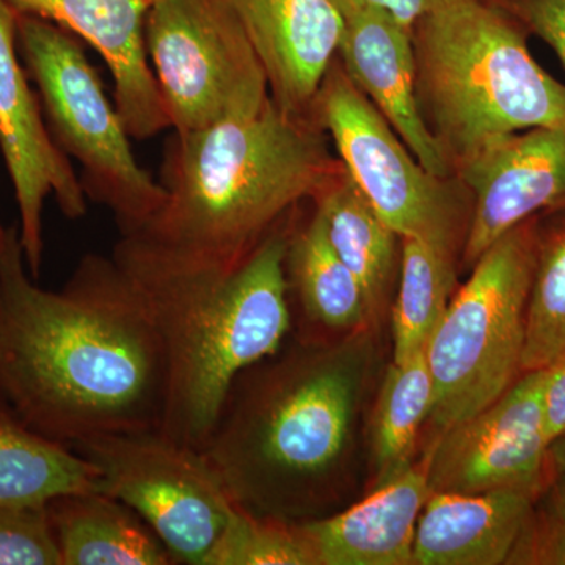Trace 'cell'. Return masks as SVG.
Listing matches in <instances>:
<instances>
[{
	"instance_id": "cb8c5ba5",
	"label": "cell",
	"mask_w": 565,
	"mask_h": 565,
	"mask_svg": "<svg viewBox=\"0 0 565 565\" xmlns=\"http://www.w3.org/2000/svg\"><path fill=\"white\" fill-rule=\"evenodd\" d=\"M433 404V377L424 351L390 364L371 423L375 484L414 463L416 440Z\"/></svg>"
},
{
	"instance_id": "484cf974",
	"label": "cell",
	"mask_w": 565,
	"mask_h": 565,
	"mask_svg": "<svg viewBox=\"0 0 565 565\" xmlns=\"http://www.w3.org/2000/svg\"><path fill=\"white\" fill-rule=\"evenodd\" d=\"M203 565H318L302 523L236 505Z\"/></svg>"
},
{
	"instance_id": "8992f818",
	"label": "cell",
	"mask_w": 565,
	"mask_h": 565,
	"mask_svg": "<svg viewBox=\"0 0 565 565\" xmlns=\"http://www.w3.org/2000/svg\"><path fill=\"white\" fill-rule=\"evenodd\" d=\"M537 226L535 217L520 223L479 256L424 349L437 433L478 414L523 374Z\"/></svg>"
},
{
	"instance_id": "3957f363",
	"label": "cell",
	"mask_w": 565,
	"mask_h": 565,
	"mask_svg": "<svg viewBox=\"0 0 565 565\" xmlns=\"http://www.w3.org/2000/svg\"><path fill=\"white\" fill-rule=\"evenodd\" d=\"M371 329L297 341L234 381L203 452L234 503L303 523L343 493L373 364Z\"/></svg>"
},
{
	"instance_id": "4fadbf2b",
	"label": "cell",
	"mask_w": 565,
	"mask_h": 565,
	"mask_svg": "<svg viewBox=\"0 0 565 565\" xmlns=\"http://www.w3.org/2000/svg\"><path fill=\"white\" fill-rule=\"evenodd\" d=\"M471 195L463 263L539 212L565 211V126L534 128L493 141L457 169Z\"/></svg>"
},
{
	"instance_id": "2e32d148",
	"label": "cell",
	"mask_w": 565,
	"mask_h": 565,
	"mask_svg": "<svg viewBox=\"0 0 565 565\" xmlns=\"http://www.w3.org/2000/svg\"><path fill=\"white\" fill-rule=\"evenodd\" d=\"M340 14L344 35L338 57L349 79L384 115L427 172L455 177L419 110L412 33L381 11L355 9Z\"/></svg>"
},
{
	"instance_id": "f546056e",
	"label": "cell",
	"mask_w": 565,
	"mask_h": 565,
	"mask_svg": "<svg viewBox=\"0 0 565 565\" xmlns=\"http://www.w3.org/2000/svg\"><path fill=\"white\" fill-rule=\"evenodd\" d=\"M448 0H332L337 10L367 9L381 11L397 25L412 33L416 22Z\"/></svg>"
},
{
	"instance_id": "52a82bcc",
	"label": "cell",
	"mask_w": 565,
	"mask_h": 565,
	"mask_svg": "<svg viewBox=\"0 0 565 565\" xmlns=\"http://www.w3.org/2000/svg\"><path fill=\"white\" fill-rule=\"evenodd\" d=\"M18 51L52 140L79 163L85 196L109 210L120 236L140 232L166 202V189L137 162L81 40L54 22L20 14Z\"/></svg>"
},
{
	"instance_id": "5b68a950",
	"label": "cell",
	"mask_w": 565,
	"mask_h": 565,
	"mask_svg": "<svg viewBox=\"0 0 565 565\" xmlns=\"http://www.w3.org/2000/svg\"><path fill=\"white\" fill-rule=\"evenodd\" d=\"M415 88L452 173L493 141L565 126V85L493 0H448L412 29Z\"/></svg>"
},
{
	"instance_id": "7c38bea8",
	"label": "cell",
	"mask_w": 565,
	"mask_h": 565,
	"mask_svg": "<svg viewBox=\"0 0 565 565\" xmlns=\"http://www.w3.org/2000/svg\"><path fill=\"white\" fill-rule=\"evenodd\" d=\"M18 17L0 0V151L20 211V237L29 273L43 264V207L54 196L70 221L87 214V196L71 159L52 140L39 95L18 51Z\"/></svg>"
},
{
	"instance_id": "9c48e42d",
	"label": "cell",
	"mask_w": 565,
	"mask_h": 565,
	"mask_svg": "<svg viewBox=\"0 0 565 565\" xmlns=\"http://www.w3.org/2000/svg\"><path fill=\"white\" fill-rule=\"evenodd\" d=\"M145 40L174 132L252 117L273 99L263 63L225 0H158Z\"/></svg>"
},
{
	"instance_id": "ba28073f",
	"label": "cell",
	"mask_w": 565,
	"mask_h": 565,
	"mask_svg": "<svg viewBox=\"0 0 565 565\" xmlns=\"http://www.w3.org/2000/svg\"><path fill=\"white\" fill-rule=\"evenodd\" d=\"M311 117L332 137L353 184L401 239L415 237L452 250L463 245L471 210H465L462 182L427 172L337 61Z\"/></svg>"
},
{
	"instance_id": "4dcf8cb0",
	"label": "cell",
	"mask_w": 565,
	"mask_h": 565,
	"mask_svg": "<svg viewBox=\"0 0 565 565\" xmlns=\"http://www.w3.org/2000/svg\"><path fill=\"white\" fill-rule=\"evenodd\" d=\"M542 414L546 438L552 444L565 433V355L544 367Z\"/></svg>"
},
{
	"instance_id": "30bf717a",
	"label": "cell",
	"mask_w": 565,
	"mask_h": 565,
	"mask_svg": "<svg viewBox=\"0 0 565 565\" xmlns=\"http://www.w3.org/2000/svg\"><path fill=\"white\" fill-rule=\"evenodd\" d=\"M71 449L95 465L98 492L134 509L174 563L204 564L236 503L203 451L158 429L95 435Z\"/></svg>"
},
{
	"instance_id": "e0dca14e",
	"label": "cell",
	"mask_w": 565,
	"mask_h": 565,
	"mask_svg": "<svg viewBox=\"0 0 565 565\" xmlns=\"http://www.w3.org/2000/svg\"><path fill=\"white\" fill-rule=\"evenodd\" d=\"M429 494L424 465L414 462L345 511L303 522L318 565H414L416 525Z\"/></svg>"
},
{
	"instance_id": "603a6c76",
	"label": "cell",
	"mask_w": 565,
	"mask_h": 565,
	"mask_svg": "<svg viewBox=\"0 0 565 565\" xmlns=\"http://www.w3.org/2000/svg\"><path fill=\"white\" fill-rule=\"evenodd\" d=\"M392 310L393 363L423 352L444 318L456 286V250L404 237Z\"/></svg>"
},
{
	"instance_id": "9a60e30c",
	"label": "cell",
	"mask_w": 565,
	"mask_h": 565,
	"mask_svg": "<svg viewBox=\"0 0 565 565\" xmlns=\"http://www.w3.org/2000/svg\"><path fill=\"white\" fill-rule=\"evenodd\" d=\"M263 63L270 98L286 114L311 110L337 61L344 20L332 0H225Z\"/></svg>"
},
{
	"instance_id": "d6a6232c",
	"label": "cell",
	"mask_w": 565,
	"mask_h": 565,
	"mask_svg": "<svg viewBox=\"0 0 565 565\" xmlns=\"http://www.w3.org/2000/svg\"><path fill=\"white\" fill-rule=\"evenodd\" d=\"M7 228H9V226L0 222V252H2L3 245H6Z\"/></svg>"
},
{
	"instance_id": "ffe728a7",
	"label": "cell",
	"mask_w": 565,
	"mask_h": 565,
	"mask_svg": "<svg viewBox=\"0 0 565 565\" xmlns=\"http://www.w3.org/2000/svg\"><path fill=\"white\" fill-rule=\"evenodd\" d=\"M288 296L302 321L303 343L329 341L327 334L373 329L355 275L333 250L318 212L289 232L285 256Z\"/></svg>"
},
{
	"instance_id": "f1b7e54d",
	"label": "cell",
	"mask_w": 565,
	"mask_h": 565,
	"mask_svg": "<svg viewBox=\"0 0 565 565\" xmlns=\"http://www.w3.org/2000/svg\"><path fill=\"white\" fill-rule=\"evenodd\" d=\"M553 47L565 68V0H493Z\"/></svg>"
},
{
	"instance_id": "d4e9b609",
	"label": "cell",
	"mask_w": 565,
	"mask_h": 565,
	"mask_svg": "<svg viewBox=\"0 0 565 565\" xmlns=\"http://www.w3.org/2000/svg\"><path fill=\"white\" fill-rule=\"evenodd\" d=\"M556 214L545 230L537 226L523 373L544 370L565 355V211Z\"/></svg>"
},
{
	"instance_id": "5bb4252c",
	"label": "cell",
	"mask_w": 565,
	"mask_h": 565,
	"mask_svg": "<svg viewBox=\"0 0 565 565\" xmlns=\"http://www.w3.org/2000/svg\"><path fill=\"white\" fill-rule=\"evenodd\" d=\"M18 14L61 25L102 55L114 103L131 139L172 128L148 58L147 18L158 0H7Z\"/></svg>"
},
{
	"instance_id": "7402d4cb",
	"label": "cell",
	"mask_w": 565,
	"mask_h": 565,
	"mask_svg": "<svg viewBox=\"0 0 565 565\" xmlns=\"http://www.w3.org/2000/svg\"><path fill=\"white\" fill-rule=\"evenodd\" d=\"M98 484L90 460L35 433L0 396V504L40 508Z\"/></svg>"
},
{
	"instance_id": "ac0fdd59",
	"label": "cell",
	"mask_w": 565,
	"mask_h": 565,
	"mask_svg": "<svg viewBox=\"0 0 565 565\" xmlns=\"http://www.w3.org/2000/svg\"><path fill=\"white\" fill-rule=\"evenodd\" d=\"M534 503L512 490L430 493L416 525L414 565L511 563Z\"/></svg>"
},
{
	"instance_id": "44dd1931",
	"label": "cell",
	"mask_w": 565,
	"mask_h": 565,
	"mask_svg": "<svg viewBox=\"0 0 565 565\" xmlns=\"http://www.w3.org/2000/svg\"><path fill=\"white\" fill-rule=\"evenodd\" d=\"M315 204L327 239L362 286L374 326L384 313L401 237L382 221L344 169L319 193Z\"/></svg>"
},
{
	"instance_id": "1f68e13d",
	"label": "cell",
	"mask_w": 565,
	"mask_h": 565,
	"mask_svg": "<svg viewBox=\"0 0 565 565\" xmlns=\"http://www.w3.org/2000/svg\"><path fill=\"white\" fill-rule=\"evenodd\" d=\"M550 459H552L555 473L557 471L565 478V433L550 444Z\"/></svg>"
},
{
	"instance_id": "6da1fadb",
	"label": "cell",
	"mask_w": 565,
	"mask_h": 565,
	"mask_svg": "<svg viewBox=\"0 0 565 565\" xmlns=\"http://www.w3.org/2000/svg\"><path fill=\"white\" fill-rule=\"evenodd\" d=\"M0 396L22 422L73 446L95 435L159 429L161 341L128 274L87 253L61 291L29 273L20 226L0 252Z\"/></svg>"
},
{
	"instance_id": "7a4b0ae2",
	"label": "cell",
	"mask_w": 565,
	"mask_h": 565,
	"mask_svg": "<svg viewBox=\"0 0 565 565\" xmlns=\"http://www.w3.org/2000/svg\"><path fill=\"white\" fill-rule=\"evenodd\" d=\"M337 166L321 126L270 103L252 117L174 132L163 148L166 202L111 256L167 273H226L318 199Z\"/></svg>"
},
{
	"instance_id": "d6986e66",
	"label": "cell",
	"mask_w": 565,
	"mask_h": 565,
	"mask_svg": "<svg viewBox=\"0 0 565 565\" xmlns=\"http://www.w3.org/2000/svg\"><path fill=\"white\" fill-rule=\"evenodd\" d=\"M61 565H173L154 531L128 504L98 490L46 504Z\"/></svg>"
},
{
	"instance_id": "8fae6325",
	"label": "cell",
	"mask_w": 565,
	"mask_h": 565,
	"mask_svg": "<svg viewBox=\"0 0 565 565\" xmlns=\"http://www.w3.org/2000/svg\"><path fill=\"white\" fill-rule=\"evenodd\" d=\"M542 385L544 370L527 371L478 414L440 430L423 462L430 493L512 490L537 500L555 479Z\"/></svg>"
},
{
	"instance_id": "83f0119b",
	"label": "cell",
	"mask_w": 565,
	"mask_h": 565,
	"mask_svg": "<svg viewBox=\"0 0 565 565\" xmlns=\"http://www.w3.org/2000/svg\"><path fill=\"white\" fill-rule=\"evenodd\" d=\"M509 564L565 565V479H553L535 500L533 515Z\"/></svg>"
},
{
	"instance_id": "4316f807",
	"label": "cell",
	"mask_w": 565,
	"mask_h": 565,
	"mask_svg": "<svg viewBox=\"0 0 565 565\" xmlns=\"http://www.w3.org/2000/svg\"><path fill=\"white\" fill-rule=\"evenodd\" d=\"M0 565H61L46 505L0 504Z\"/></svg>"
},
{
	"instance_id": "277c9868",
	"label": "cell",
	"mask_w": 565,
	"mask_h": 565,
	"mask_svg": "<svg viewBox=\"0 0 565 565\" xmlns=\"http://www.w3.org/2000/svg\"><path fill=\"white\" fill-rule=\"evenodd\" d=\"M291 225H278L226 273H167L120 264L139 289L166 362L159 433L203 451L230 390L275 355L292 330L285 256ZM114 258V256H111Z\"/></svg>"
}]
</instances>
